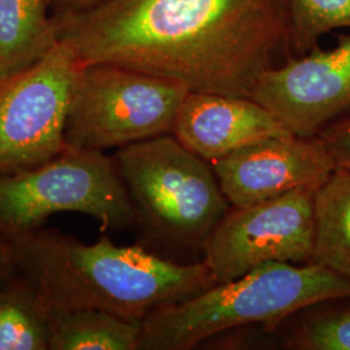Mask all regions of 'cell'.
<instances>
[{"mask_svg":"<svg viewBox=\"0 0 350 350\" xmlns=\"http://www.w3.org/2000/svg\"><path fill=\"white\" fill-rule=\"evenodd\" d=\"M104 0H49L50 7H53L57 13L78 12L92 8Z\"/></svg>","mask_w":350,"mask_h":350,"instance_id":"obj_20","label":"cell"},{"mask_svg":"<svg viewBox=\"0 0 350 350\" xmlns=\"http://www.w3.org/2000/svg\"><path fill=\"white\" fill-rule=\"evenodd\" d=\"M114 160L125 183L140 245L204 250L230 211L209 161L163 135L118 148Z\"/></svg>","mask_w":350,"mask_h":350,"instance_id":"obj_4","label":"cell"},{"mask_svg":"<svg viewBox=\"0 0 350 350\" xmlns=\"http://www.w3.org/2000/svg\"><path fill=\"white\" fill-rule=\"evenodd\" d=\"M53 24L82 65L125 66L191 92L250 98L288 51L284 0H104Z\"/></svg>","mask_w":350,"mask_h":350,"instance_id":"obj_1","label":"cell"},{"mask_svg":"<svg viewBox=\"0 0 350 350\" xmlns=\"http://www.w3.org/2000/svg\"><path fill=\"white\" fill-rule=\"evenodd\" d=\"M250 98L293 135L318 137L350 111V36L340 34L331 50L317 46L300 57L289 55L260 77Z\"/></svg>","mask_w":350,"mask_h":350,"instance_id":"obj_9","label":"cell"},{"mask_svg":"<svg viewBox=\"0 0 350 350\" xmlns=\"http://www.w3.org/2000/svg\"><path fill=\"white\" fill-rule=\"evenodd\" d=\"M49 0H0V79L37 63L59 42Z\"/></svg>","mask_w":350,"mask_h":350,"instance_id":"obj_12","label":"cell"},{"mask_svg":"<svg viewBox=\"0 0 350 350\" xmlns=\"http://www.w3.org/2000/svg\"><path fill=\"white\" fill-rule=\"evenodd\" d=\"M283 322L286 349L350 350V296L318 301Z\"/></svg>","mask_w":350,"mask_h":350,"instance_id":"obj_16","label":"cell"},{"mask_svg":"<svg viewBox=\"0 0 350 350\" xmlns=\"http://www.w3.org/2000/svg\"><path fill=\"white\" fill-rule=\"evenodd\" d=\"M0 83H1V79H0Z\"/></svg>","mask_w":350,"mask_h":350,"instance_id":"obj_21","label":"cell"},{"mask_svg":"<svg viewBox=\"0 0 350 350\" xmlns=\"http://www.w3.org/2000/svg\"><path fill=\"white\" fill-rule=\"evenodd\" d=\"M231 206H248L295 189H318L338 169L318 137L293 134L248 144L211 163Z\"/></svg>","mask_w":350,"mask_h":350,"instance_id":"obj_10","label":"cell"},{"mask_svg":"<svg viewBox=\"0 0 350 350\" xmlns=\"http://www.w3.org/2000/svg\"><path fill=\"white\" fill-rule=\"evenodd\" d=\"M315 230L310 263L350 282V170L336 169L315 191Z\"/></svg>","mask_w":350,"mask_h":350,"instance_id":"obj_13","label":"cell"},{"mask_svg":"<svg viewBox=\"0 0 350 350\" xmlns=\"http://www.w3.org/2000/svg\"><path fill=\"white\" fill-rule=\"evenodd\" d=\"M49 312V350H138L142 322L95 309Z\"/></svg>","mask_w":350,"mask_h":350,"instance_id":"obj_14","label":"cell"},{"mask_svg":"<svg viewBox=\"0 0 350 350\" xmlns=\"http://www.w3.org/2000/svg\"><path fill=\"white\" fill-rule=\"evenodd\" d=\"M188 88L172 79L113 64L82 65L65 125L75 150L122 148L169 135Z\"/></svg>","mask_w":350,"mask_h":350,"instance_id":"obj_6","label":"cell"},{"mask_svg":"<svg viewBox=\"0 0 350 350\" xmlns=\"http://www.w3.org/2000/svg\"><path fill=\"white\" fill-rule=\"evenodd\" d=\"M0 350H49V312L16 274L0 283Z\"/></svg>","mask_w":350,"mask_h":350,"instance_id":"obj_15","label":"cell"},{"mask_svg":"<svg viewBox=\"0 0 350 350\" xmlns=\"http://www.w3.org/2000/svg\"><path fill=\"white\" fill-rule=\"evenodd\" d=\"M57 213L85 214L101 230L134 226V212L114 157L66 147L39 166L0 176V235L37 230Z\"/></svg>","mask_w":350,"mask_h":350,"instance_id":"obj_5","label":"cell"},{"mask_svg":"<svg viewBox=\"0 0 350 350\" xmlns=\"http://www.w3.org/2000/svg\"><path fill=\"white\" fill-rule=\"evenodd\" d=\"M350 296V282L317 263L270 262L235 280L160 308L142 321L138 350H189L243 325L274 332L318 301Z\"/></svg>","mask_w":350,"mask_h":350,"instance_id":"obj_3","label":"cell"},{"mask_svg":"<svg viewBox=\"0 0 350 350\" xmlns=\"http://www.w3.org/2000/svg\"><path fill=\"white\" fill-rule=\"evenodd\" d=\"M81 66L75 51L59 40L37 63L1 81L0 176L66 150V117Z\"/></svg>","mask_w":350,"mask_h":350,"instance_id":"obj_7","label":"cell"},{"mask_svg":"<svg viewBox=\"0 0 350 350\" xmlns=\"http://www.w3.org/2000/svg\"><path fill=\"white\" fill-rule=\"evenodd\" d=\"M14 274L13 269L12 247L8 239L0 235V283Z\"/></svg>","mask_w":350,"mask_h":350,"instance_id":"obj_19","label":"cell"},{"mask_svg":"<svg viewBox=\"0 0 350 350\" xmlns=\"http://www.w3.org/2000/svg\"><path fill=\"white\" fill-rule=\"evenodd\" d=\"M315 191L300 188L248 206H231L202 250L215 283L235 280L265 263H310Z\"/></svg>","mask_w":350,"mask_h":350,"instance_id":"obj_8","label":"cell"},{"mask_svg":"<svg viewBox=\"0 0 350 350\" xmlns=\"http://www.w3.org/2000/svg\"><path fill=\"white\" fill-rule=\"evenodd\" d=\"M14 274L47 310L95 309L142 322L152 312L187 300L215 283L208 266L175 262L140 244H94L39 227L10 240Z\"/></svg>","mask_w":350,"mask_h":350,"instance_id":"obj_2","label":"cell"},{"mask_svg":"<svg viewBox=\"0 0 350 350\" xmlns=\"http://www.w3.org/2000/svg\"><path fill=\"white\" fill-rule=\"evenodd\" d=\"M289 133L273 113L252 98L188 92L172 135L212 163L254 142Z\"/></svg>","mask_w":350,"mask_h":350,"instance_id":"obj_11","label":"cell"},{"mask_svg":"<svg viewBox=\"0 0 350 350\" xmlns=\"http://www.w3.org/2000/svg\"><path fill=\"white\" fill-rule=\"evenodd\" d=\"M288 51L305 55L321 38L342 27L350 29V0H284Z\"/></svg>","mask_w":350,"mask_h":350,"instance_id":"obj_17","label":"cell"},{"mask_svg":"<svg viewBox=\"0 0 350 350\" xmlns=\"http://www.w3.org/2000/svg\"><path fill=\"white\" fill-rule=\"evenodd\" d=\"M338 169L350 170V116L327 126L318 135Z\"/></svg>","mask_w":350,"mask_h":350,"instance_id":"obj_18","label":"cell"}]
</instances>
